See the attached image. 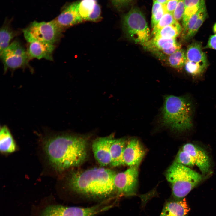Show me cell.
Listing matches in <instances>:
<instances>
[{"instance_id": "obj_1", "label": "cell", "mask_w": 216, "mask_h": 216, "mask_svg": "<svg viewBox=\"0 0 216 216\" xmlns=\"http://www.w3.org/2000/svg\"><path fill=\"white\" fill-rule=\"evenodd\" d=\"M89 136L84 135L57 134L45 138L43 149L49 164L62 172L79 166L86 160Z\"/></svg>"}, {"instance_id": "obj_2", "label": "cell", "mask_w": 216, "mask_h": 216, "mask_svg": "<svg viewBox=\"0 0 216 216\" xmlns=\"http://www.w3.org/2000/svg\"><path fill=\"white\" fill-rule=\"evenodd\" d=\"M116 172L103 167L73 171L67 177L65 185L79 195L104 199L117 196L114 184Z\"/></svg>"}, {"instance_id": "obj_3", "label": "cell", "mask_w": 216, "mask_h": 216, "mask_svg": "<svg viewBox=\"0 0 216 216\" xmlns=\"http://www.w3.org/2000/svg\"><path fill=\"white\" fill-rule=\"evenodd\" d=\"M193 104L187 96H165L162 110L161 122L173 130L185 131L193 126Z\"/></svg>"}, {"instance_id": "obj_4", "label": "cell", "mask_w": 216, "mask_h": 216, "mask_svg": "<svg viewBox=\"0 0 216 216\" xmlns=\"http://www.w3.org/2000/svg\"><path fill=\"white\" fill-rule=\"evenodd\" d=\"M175 200L183 199L202 180V176L189 167L174 162L166 174Z\"/></svg>"}, {"instance_id": "obj_5", "label": "cell", "mask_w": 216, "mask_h": 216, "mask_svg": "<svg viewBox=\"0 0 216 216\" xmlns=\"http://www.w3.org/2000/svg\"><path fill=\"white\" fill-rule=\"evenodd\" d=\"M123 29L127 37L142 45L151 36L150 29L142 13L136 8H132L123 16Z\"/></svg>"}, {"instance_id": "obj_6", "label": "cell", "mask_w": 216, "mask_h": 216, "mask_svg": "<svg viewBox=\"0 0 216 216\" xmlns=\"http://www.w3.org/2000/svg\"><path fill=\"white\" fill-rule=\"evenodd\" d=\"M63 32L55 19L47 22L34 21L22 30L28 43L39 41L54 45L60 41Z\"/></svg>"}, {"instance_id": "obj_7", "label": "cell", "mask_w": 216, "mask_h": 216, "mask_svg": "<svg viewBox=\"0 0 216 216\" xmlns=\"http://www.w3.org/2000/svg\"><path fill=\"white\" fill-rule=\"evenodd\" d=\"M4 72L8 69L15 70L29 65L30 59L27 50L19 41L15 40L0 52Z\"/></svg>"}, {"instance_id": "obj_8", "label": "cell", "mask_w": 216, "mask_h": 216, "mask_svg": "<svg viewBox=\"0 0 216 216\" xmlns=\"http://www.w3.org/2000/svg\"><path fill=\"white\" fill-rule=\"evenodd\" d=\"M112 206L102 204L84 208L52 205L47 207L41 216H94L107 210Z\"/></svg>"}, {"instance_id": "obj_9", "label": "cell", "mask_w": 216, "mask_h": 216, "mask_svg": "<svg viewBox=\"0 0 216 216\" xmlns=\"http://www.w3.org/2000/svg\"><path fill=\"white\" fill-rule=\"evenodd\" d=\"M138 166L130 167L125 171L116 173L114 184L117 196H128L136 194L138 185Z\"/></svg>"}, {"instance_id": "obj_10", "label": "cell", "mask_w": 216, "mask_h": 216, "mask_svg": "<svg viewBox=\"0 0 216 216\" xmlns=\"http://www.w3.org/2000/svg\"><path fill=\"white\" fill-rule=\"evenodd\" d=\"M114 139L113 135L111 134L98 138L92 143L94 156L101 167L110 165L111 163L110 147Z\"/></svg>"}, {"instance_id": "obj_11", "label": "cell", "mask_w": 216, "mask_h": 216, "mask_svg": "<svg viewBox=\"0 0 216 216\" xmlns=\"http://www.w3.org/2000/svg\"><path fill=\"white\" fill-rule=\"evenodd\" d=\"M144 147L139 140L133 138L128 141L123 157V165H139L145 154Z\"/></svg>"}, {"instance_id": "obj_12", "label": "cell", "mask_w": 216, "mask_h": 216, "mask_svg": "<svg viewBox=\"0 0 216 216\" xmlns=\"http://www.w3.org/2000/svg\"><path fill=\"white\" fill-rule=\"evenodd\" d=\"M78 1L66 7L55 19L59 28L63 31L67 28L83 22L79 15Z\"/></svg>"}, {"instance_id": "obj_13", "label": "cell", "mask_w": 216, "mask_h": 216, "mask_svg": "<svg viewBox=\"0 0 216 216\" xmlns=\"http://www.w3.org/2000/svg\"><path fill=\"white\" fill-rule=\"evenodd\" d=\"M181 148L191 155L194 160L196 165L203 174H206L208 172L210 166L209 158L203 149L190 143L184 144Z\"/></svg>"}, {"instance_id": "obj_14", "label": "cell", "mask_w": 216, "mask_h": 216, "mask_svg": "<svg viewBox=\"0 0 216 216\" xmlns=\"http://www.w3.org/2000/svg\"><path fill=\"white\" fill-rule=\"evenodd\" d=\"M28 43L27 50L31 59L44 58L53 61V53L55 49V45L39 41Z\"/></svg>"}, {"instance_id": "obj_15", "label": "cell", "mask_w": 216, "mask_h": 216, "mask_svg": "<svg viewBox=\"0 0 216 216\" xmlns=\"http://www.w3.org/2000/svg\"><path fill=\"white\" fill-rule=\"evenodd\" d=\"M178 43L176 38L167 39L152 37L142 45L147 50L157 54L160 57L166 55L168 51Z\"/></svg>"}, {"instance_id": "obj_16", "label": "cell", "mask_w": 216, "mask_h": 216, "mask_svg": "<svg viewBox=\"0 0 216 216\" xmlns=\"http://www.w3.org/2000/svg\"><path fill=\"white\" fill-rule=\"evenodd\" d=\"M190 209L185 198L167 202L160 216H188Z\"/></svg>"}, {"instance_id": "obj_17", "label": "cell", "mask_w": 216, "mask_h": 216, "mask_svg": "<svg viewBox=\"0 0 216 216\" xmlns=\"http://www.w3.org/2000/svg\"><path fill=\"white\" fill-rule=\"evenodd\" d=\"M127 142L125 138L114 139L110 147L112 161L110 165L111 166L123 165V154Z\"/></svg>"}, {"instance_id": "obj_18", "label": "cell", "mask_w": 216, "mask_h": 216, "mask_svg": "<svg viewBox=\"0 0 216 216\" xmlns=\"http://www.w3.org/2000/svg\"><path fill=\"white\" fill-rule=\"evenodd\" d=\"M16 146L9 129L6 126L1 128L0 133V150L3 153H13L16 150Z\"/></svg>"}, {"instance_id": "obj_19", "label": "cell", "mask_w": 216, "mask_h": 216, "mask_svg": "<svg viewBox=\"0 0 216 216\" xmlns=\"http://www.w3.org/2000/svg\"><path fill=\"white\" fill-rule=\"evenodd\" d=\"M186 52L187 60L208 64L206 55L199 42H194L189 45Z\"/></svg>"}, {"instance_id": "obj_20", "label": "cell", "mask_w": 216, "mask_h": 216, "mask_svg": "<svg viewBox=\"0 0 216 216\" xmlns=\"http://www.w3.org/2000/svg\"><path fill=\"white\" fill-rule=\"evenodd\" d=\"M18 33L9 24L7 23L3 26L0 31V52L10 44L12 40Z\"/></svg>"}, {"instance_id": "obj_21", "label": "cell", "mask_w": 216, "mask_h": 216, "mask_svg": "<svg viewBox=\"0 0 216 216\" xmlns=\"http://www.w3.org/2000/svg\"><path fill=\"white\" fill-rule=\"evenodd\" d=\"M182 28L178 22L167 26L158 30L153 37L167 39L176 38L181 33Z\"/></svg>"}, {"instance_id": "obj_22", "label": "cell", "mask_w": 216, "mask_h": 216, "mask_svg": "<svg viewBox=\"0 0 216 216\" xmlns=\"http://www.w3.org/2000/svg\"><path fill=\"white\" fill-rule=\"evenodd\" d=\"M202 0H185V8L182 18L184 28L192 16L199 9Z\"/></svg>"}, {"instance_id": "obj_23", "label": "cell", "mask_w": 216, "mask_h": 216, "mask_svg": "<svg viewBox=\"0 0 216 216\" xmlns=\"http://www.w3.org/2000/svg\"><path fill=\"white\" fill-rule=\"evenodd\" d=\"M97 0H80L78 1V11L83 21H87L88 18L92 12Z\"/></svg>"}, {"instance_id": "obj_24", "label": "cell", "mask_w": 216, "mask_h": 216, "mask_svg": "<svg viewBox=\"0 0 216 216\" xmlns=\"http://www.w3.org/2000/svg\"><path fill=\"white\" fill-rule=\"evenodd\" d=\"M187 60L186 52L182 49L167 56L166 58L167 64L171 67L176 68L184 66Z\"/></svg>"}, {"instance_id": "obj_25", "label": "cell", "mask_w": 216, "mask_h": 216, "mask_svg": "<svg viewBox=\"0 0 216 216\" xmlns=\"http://www.w3.org/2000/svg\"><path fill=\"white\" fill-rule=\"evenodd\" d=\"M205 0H202L201 10L194 26L184 40H189L194 36L207 17Z\"/></svg>"}, {"instance_id": "obj_26", "label": "cell", "mask_w": 216, "mask_h": 216, "mask_svg": "<svg viewBox=\"0 0 216 216\" xmlns=\"http://www.w3.org/2000/svg\"><path fill=\"white\" fill-rule=\"evenodd\" d=\"M208 64L197 63L187 60L184 65L186 71L194 76L201 75L207 67Z\"/></svg>"}, {"instance_id": "obj_27", "label": "cell", "mask_w": 216, "mask_h": 216, "mask_svg": "<svg viewBox=\"0 0 216 216\" xmlns=\"http://www.w3.org/2000/svg\"><path fill=\"white\" fill-rule=\"evenodd\" d=\"M178 22L174 18L172 14L166 12L158 23L153 28L151 36L153 37L159 30L167 26L175 24Z\"/></svg>"}, {"instance_id": "obj_28", "label": "cell", "mask_w": 216, "mask_h": 216, "mask_svg": "<svg viewBox=\"0 0 216 216\" xmlns=\"http://www.w3.org/2000/svg\"><path fill=\"white\" fill-rule=\"evenodd\" d=\"M174 162L188 167L196 165L194 160L191 155L181 148L178 152Z\"/></svg>"}, {"instance_id": "obj_29", "label": "cell", "mask_w": 216, "mask_h": 216, "mask_svg": "<svg viewBox=\"0 0 216 216\" xmlns=\"http://www.w3.org/2000/svg\"><path fill=\"white\" fill-rule=\"evenodd\" d=\"M185 8V0H178L173 14L175 19L178 21L182 19Z\"/></svg>"}, {"instance_id": "obj_30", "label": "cell", "mask_w": 216, "mask_h": 216, "mask_svg": "<svg viewBox=\"0 0 216 216\" xmlns=\"http://www.w3.org/2000/svg\"><path fill=\"white\" fill-rule=\"evenodd\" d=\"M167 12L165 5H164L154 14L152 15L151 25L152 28L158 23L165 14Z\"/></svg>"}, {"instance_id": "obj_31", "label": "cell", "mask_w": 216, "mask_h": 216, "mask_svg": "<svg viewBox=\"0 0 216 216\" xmlns=\"http://www.w3.org/2000/svg\"><path fill=\"white\" fill-rule=\"evenodd\" d=\"M101 19V8L98 3L96 4L92 12L89 16L87 21L96 22L99 21Z\"/></svg>"}, {"instance_id": "obj_32", "label": "cell", "mask_w": 216, "mask_h": 216, "mask_svg": "<svg viewBox=\"0 0 216 216\" xmlns=\"http://www.w3.org/2000/svg\"><path fill=\"white\" fill-rule=\"evenodd\" d=\"M113 5L116 8L119 9L127 6L132 0H110Z\"/></svg>"}, {"instance_id": "obj_33", "label": "cell", "mask_w": 216, "mask_h": 216, "mask_svg": "<svg viewBox=\"0 0 216 216\" xmlns=\"http://www.w3.org/2000/svg\"><path fill=\"white\" fill-rule=\"evenodd\" d=\"M178 1V0H169L165 5L167 12L173 14Z\"/></svg>"}, {"instance_id": "obj_34", "label": "cell", "mask_w": 216, "mask_h": 216, "mask_svg": "<svg viewBox=\"0 0 216 216\" xmlns=\"http://www.w3.org/2000/svg\"><path fill=\"white\" fill-rule=\"evenodd\" d=\"M206 47L216 50V34L210 36Z\"/></svg>"}, {"instance_id": "obj_35", "label": "cell", "mask_w": 216, "mask_h": 216, "mask_svg": "<svg viewBox=\"0 0 216 216\" xmlns=\"http://www.w3.org/2000/svg\"><path fill=\"white\" fill-rule=\"evenodd\" d=\"M157 2L161 4L164 5L167 3L169 0H156Z\"/></svg>"}, {"instance_id": "obj_36", "label": "cell", "mask_w": 216, "mask_h": 216, "mask_svg": "<svg viewBox=\"0 0 216 216\" xmlns=\"http://www.w3.org/2000/svg\"><path fill=\"white\" fill-rule=\"evenodd\" d=\"M213 29L214 32L216 34V23L214 26Z\"/></svg>"}]
</instances>
